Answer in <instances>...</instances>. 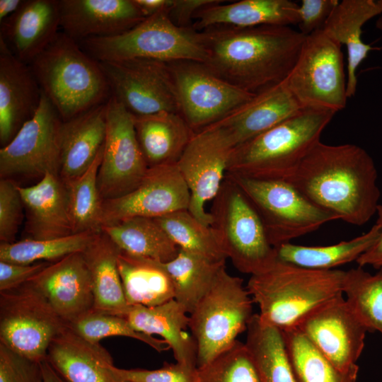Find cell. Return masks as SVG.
<instances>
[{"label": "cell", "mask_w": 382, "mask_h": 382, "mask_svg": "<svg viewBox=\"0 0 382 382\" xmlns=\"http://www.w3.org/2000/svg\"><path fill=\"white\" fill-rule=\"evenodd\" d=\"M204 64L227 82L253 94L282 81L291 73L306 36L290 26H215L199 31Z\"/></svg>", "instance_id": "cell-1"}, {"label": "cell", "mask_w": 382, "mask_h": 382, "mask_svg": "<svg viewBox=\"0 0 382 382\" xmlns=\"http://www.w3.org/2000/svg\"><path fill=\"white\" fill-rule=\"evenodd\" d=\"M377 178L375 163L363 148L320 141L286 180L340 220L363 226L379 205Z\"/></svg>", "instance_id": "cell-2"}, {"label": "cell", "mask_w": 382, "mask_h": 382, "mask_svg": "<svg viewBox=\"0 0 382 382\" xmlns=\"http://www.w3.org/2000/svg\"><path fill=\"white\" fill-rule=\"evenodd\" d=\"M336 112L304 107L271 129L236 146L226 173L259 180H286L308 151Z\"/></svg>", "instance_id": "cell-3"}, {"label": "cell", "mask_w": 382, "mask_h": 382, "mask_svg": "<svg viewBox=\"0 0 382 382\" xmlns=\"http://www.w3.org/2000/svg\"><path fill=\"white\" fill-rule=\"evenodd\" d=\"M29 66L42 93L63 121L103 104L110 98L99 62L62 31Z\"/></svg>", "instance_id": "cell-4"}, {"label": "cell", "mask_w": 382, "mask_h": 382, "mask_svg": "<svg viewBox=\"0 0 382 382\" xmlns=\"http://www.w3.org/2000/svg\"><path fill=\"white\" fill-rule=\"evenodd\" d=\"M346 271L318 270L276 260L250 275L246 288L260 319L281 330L295 327L309 312L343 294Z\"/></svg>", "instance_id": "cell-5"}, {"label": "cell", "mask_w": 382, "mask_h": 382, "mask_svg": "<svg viewBox=\"0 0 382 382\" xmlns=\"http://www.w3.org/2000/svg\"><path fill=\"white\" fill-rule=\"evenodd\" d=\"M79 44L98 62L146 59L204 63L207 59L200 32L175 25L168 11L146 18L120 35L88 38Z\"/></svg>", "instance_id": "cell-6"}, {"label": "cell", "mask_w": 382, "mask_h": 382, "mask_svg": "<svg viewBox=\"0 0 382 382\" xmlns=\"http://www.w3.org/2000/svg\"><path fill=\"white\" fill-rule=\"evenodd\" d=\"M210 227L223 253L239 272L253 275L277 260L257 212L238 185L225 175L212 200Z\"/></svg>", "instance_id": "cell-7"}, {"label": "cell", "mask_w": 382, "mask_h": 382, "mask_svg": "<svg viewBox=\"0 0 382 382\" xmlns=\"http://www.w3.org/2000/svg\"><path fill=\"white\" fill-rule=\"evenodd\" d=\"M253 303L243 279L229 274L226 266L221 268L189 314V328L197 345V367L210 361L246 331L254 315Z\"/></svg>", "instance_id": "cell-8"}, {"label": "cell", "mask_w": 382, "mask_h": 382, "mask_svg": "<svg viewBox=\"0 0 382 382\" xmlns=\"http://www.w3.org/2000/svg\"><path fill=\"white\" fill-rule=\"evenodd\" d=\"M260 216L271 245L276 248L340 219L310 201L286 180H259L226 173Z\"/></svg>", "instance_id": "cell-9"}, {"label": "cell", "mask_w": 382, "mask_h": 382, "mask_svg": "<svg viewBox=\"0 0 382 382\" xmlns=\"http://www.w3.org/2000/svg\"><path fill=\"white\" fill-rule=\"evenodd\" d=\"M342 45L323 29L306 36L299 56L286 79L302 107L338 112L346 107L347 76Z\"/></svg>", "instance_id": "cell-10"}, {"label": "cell", "mask_w": 382, "mask_h": 382, "mask_svg": "<svg viewBox=\"0 0 382 382\" xmlns=\"http://www.w3.org/2000/svg\"><path fill=\"white\" fill-rule=\"evenodd\" d=\"M67 324L29 282L0 294V343L37 362Z\"/></svg>", "instance_id": "cell-11"}, {"label": "cell", "mask_w": 382, "mask_h": 382, "mask_svg": "<svg viewBox=\"0 0 382 382\" xmlns=\"http://www.w3.org/2000/svg\"><path fill=\"white\" fill-rule=\"evenodd\" d=\"M168 64L180 114L194 132L221 120L255 95L224 80L203 63L187 60Z\"/></svg>", "instance_id": "cell-12"}, {"label": "cell", "mask_w": 382, "mask_h": 382, "mask_svg": "<svg viewBox=\"0 0 382 382\" xmlns=\"http://www.w3.org/2000/svg\"><path fill=\"white\" fill-rule=\"evenodd\" d=\"M110 96L134 116L161 112L180 114L168 63L146 59L99 62Z\"/></svg>", "instance_id": "cell-13"}, {"label": "cell", "mask_w": 382, "mask_h": 382, "mask_svg": "<svg viewBox=\"0 0 382 382\" xmlns=\"http://www.w3.org/2000/svg\"><path fill=\"white\" fill-rule=\"evenodd\" d=\"M62 122L57 110L42 93L35 115L0 149L1 178H42L47 173L59 175Z\"/></svg>", "instance_id": "cell-14"}, {"label": "cell", "mask_w": 382, "mask_h": 382, "mask_svg": "<svg viewBox=\"0 0 382 382\" xmlns=\"http://www.w3.org/2000/svg\"><path fill=\"white\" fill-rule=\"evenodd\" d=\"M148 168L137 141L133 115L110 96L107 102L106 137L97 178L102 199H116L134 190Z\"/></svg>", "instance_id": "cell-15"}, {"label": "cell", "mask_w": 382, "mask_h": 382, "mask_svg": "<svg viewBox=\"0 0 382 382\" xmlns=\"http://www.w3.org/2000/svg\"><path fill=\"white\" fill-rule=\"evenodd\" d=\"M340 371L357 376V361L369 329L340 294L306 314L295 326Z\"/></svg>", "instance_id": "cell-16"}, {"label": "cell", "mask_w": 382, "mask_h": 382, "mask_svg": "<svg viewBox=\"0 0 382 382\" xmlns=\"http://www.w3.org/2000/svg\"><path fill=\"white\" fill-rule=\"evenodd\" d=\"M233 149L224 132L212 125L194 133L177 163L190 193L187 210L207 226L212 216L205 204L217 195Z\"/></svg>", "instance_id": "cell-17"}, {"label": "cell", "mask_w": 382, "mask_h": 382, "mask_svg": "<svg viewBox=\"0 0 382 382\" xmlns=\"http://www.w3.org/2000/svg\"><path fill=\"white\" fill-rule=\"evenodd\" d=\"M190 201L189 188L177 164L150 167L134 190L103 202L102 228L132 217L158 218L188 209Z\"/></svg>", "instance_id": "cell-18"}, {"label": "cell", "mask_w": 382, "mask_h": 382, "mask_svg": "<svg viewBox=\"0 0 382 382\" xmlns=\"http://www.w3.org/2000/svg\"><path fill=\"white\" fill-rule=\"evenodd\" d=\"M29 282L67 325L94 308L91 274L82 252L50 263Z\"/></svg>", "instance_id": "cell-19"}, {"label": "cell", "mask_w": 382, "mask_h": 382, "mask_svg": "<svg viewBox=\"0 0 382 382\" xmlns=\"http://www.w3.org/2000/svg\"><path fill=\"white\" fill-rule=\"evenodd\" d=\"M60 28L76 42L124 33L146 18L133 0H59Z\"/></svg>", "instance_id": "cell-20"}, {"label": "cell", "mask_w": 382, "mask_h": 382, "mask_svg": "<svg viewBox=\"0 0 382 382\" xmlns=\"http://www.w3.org/2000/svg\"><path fill=\"white\" fill-rule=\"evenodd\" d=\"M42 91L29 64L0 38V143L6 145L36 113Z\"/></svg>", "instance_id": "cell-21"}, {"label": "cell", "mask_w": 382, "mask_h": 382, "mask_svg": "<svg viewBox=\"0 0 382 382\" xmlns=\"http://www.w3.org/2000/svg\"><path fill=\"white\" fill-rule=\"evenodd\" d=\"M303 108L285 79L255 94L213 125L224 132L235 148L288 119Z\"/></svg>", "instance_id": "cell-22"}, {"label": "cell", "mask_w": 382, "mask_h": 382, "mask_svg": "<svg viewBox=\"0 0 382 382\" xmlns=\"http://www.w3.org/2000/svg\"><path fill=\"white\" fill-rule=\"evenodd\" d=\"M59 28V0H24L16 13L0 23V38L18 59L30 64Z\"/></svg>", "instance_id": "cell-23"}, {"label": "cell", "mask_w": 382, "mask_h": 382, "mask_svg": "<svg viewBox=\"0 0 382 382\" xmlns=\"http://www.w3.org/2000/svg\"><path fill=\"white\" fill-rule=\"evenodd\" d=\"M46 359L66 382H125L100 343L85 340L68 326L53 339Z\"/></svg>", "instance_id": "cell-24"}, {"label": "cell", "mask_w": 382, "mask_h": 382, "mask_svg": "<svg viewBox=\"0 0 382 382\" xmlns=\"http://www.w3.org/2000/svg\"><path fill=\"white\" fill-rule=\"evenodd\" d=\"M107 102L63 121L60 130L59 177L64 185L82 175L103 147Z\"/></svg>", "instance_id": "cell-25"}, {"label": "cell", "mask_w": 382, "mask_h": 382, "mask_svg": "<svg viewBox=\"0 0 382 382\" xmlns=\"http://www.w3.org/2000/svg\"><path fill=\"white\" fill-rule=\"evenodd\" d=\"M26 210L30 238L45 240L73 234L66 185L59 175L47 173L35 185H17Z\"/></svg>", "instance_id": "cell-26"}, {"label": "cell", "mask_w": 382, "mask_h": 382, "mask_svg": "<svg viewBox=\"0 0 382 382\" xmlns=\"http://www.w3.org/2000/svg\"><path fill=\"white\" fill-rule=\"evenodd\" d=\"M221 1L196 13L192 28L202 31L215 26H290L299 22V4L290 0Z\"/></svg>", "instance_id": "cell-27"}, {"label": "cell", "mask_w": 382, "mask_h": 382, "mask_svg": "<svg viewBox=\"0 0 382 382\" xmlns=\"http://www.w3.org/2000/svg\"><path fill=\"white\" fill-rule=\"evenodd\" d=\"M137 331L162 337L176 362L197 367V345L189 328V314L175 299L155 306H131L125 316Z\"/></svg>", "instance_id": "cell-28"}, {"label": "cell", "mask_w": 382, "mask_h": 382, "mask_svg": "<svg viewBox=\"0 0 382 382\" xmlns=\"http://www.w3.org/2000/svg\"><path fill=\"white\" fill-rule=\"evenodd\" d=\"M382 13V0H343L338 3L322 28L345 44L347 51V96L357 91V70L374 48L361 40L362 26L371 18Z\"/></svg>", "instance_id": "cell-29"}, {"label": "cell", "mask_w": 382, "mask_h": 382, "mask_svg": "<svg viewBox=\"0 0 382 382\" xmlns=\"http://www.w3.org/2000/svg\"><path fill=\"white\" fill-rule=\"evenodd\" d=\"M134 122L149 168L177 164L195 133L182 115L175 112L134 116Z\"/></svg>", "instance_id": "cell-30"}, {"label": "cell", "mask_w": 382, "mask_h": 382, "mask_svg": "<svg viewBox=\"0 0 382 382\" xmlns=\"http://www.w3.org/2000/svg\"><path fill=\"white\" fill-rule=\"evenodd\" d=\"M120 252V248L102 231L82 253L91 277L93 310L125 317L130 306L125 296L117 266Z\"/></svg>", "instance_id": "cell-31"}, {"label": "cell", "mask_w": 382, "mask_h": 382, "mask_svg": "<svg viewBox=\"0 0 382 382\" xmlns=\"http://www.w3.org/2000/svg\"><path fill=\"white\" fill-rule=\"evenodd\" d=\"M117 266L129 306H155L174 299L173 284L163 262L121 250Z\"/></svg>", "instance_id": "cell-32"}, {"label": "cell", "mask_w": 382, "mask_h": 382, "mask_svg": "<svg viewBox=\"0 0 382 382\" xmlns=\"http://www.w3.org/2000/svg\"><path fill=\"white\" fill-rule=\"evenodd\" d=\"M380 226L375 224L368 232L349 241L322 246H307L291 242L275 248L277 260L285 263L318 270L357 261L378 239Z\"/></svg>", "instance_id": "cell-33"}, {"label": "cell", "mask_w": 382, "mask_h": 382, "mask_svg": "<svg viewBox=\"0 0 382 382\" xmlns=\"http://www.w3.org/2000/svg\"><path fill=\"white\" fill-rule=\"evenodd\" d=\"M120 249L129 255L167 262L179 253L154 218L136 216L102 228Z\"/></svg>", "instance_id": "cell-34"}, {"label": "cell", "mask_w": 382, "mask_h": 382, "mask_svg": "<svg viewBox=\"0 0 382 382\" xmlns=\"http://www.w3.org/2000/svg\"><path fill=\"white\" fill-rule=\"evenodd\" d=\"M245 344L254 359L260 382H296L282 330L254 313L246 330Z\"/></svg>", "instance_id": "cell-35"}, {"label": "cell", "mask_w": 382, "mask_h": 382, "mask_svg": "<svg viewBox=\"0 0 382 382\" xmlns=\"http://www.w3.org/2000/svg\"><path fill=\"white\" fill-rule=\"evenodd\" d=\"M174 287V299L190 314L212 287L226 260L213 261L180 249L172 260L163 262Z\"/></svg>", "instance_id": "cell-36"}, {"label": "cell", "mask_w": 382, "mask_h": 382, "mask_svg": "<svg viewBox=\"0 0 382 382\" xmlns=\"http://www.w3.org/2000/svg\"><path fill=\"white\" fill-rule=\"evenodd\" d=\"M103 147L82 175L65 185L73 234L102 231L103 200L99 193L97 178Z\"/></svg>", "instance_id": "cell-37"}, {"label": "cell", "mask_w": 382, "mask_h": 382, "mask_svg": "<svg viewBox=\"0 0 382 382\" xmlns=\"http://www.w3.org/2000/svg\"><path fill=\"white\" fill-rule=\"evenodd\" d=\"M282 331L296 382H356L357 376L336 369L296 327Z\"/></svg>", "instance_id": "cell-38"}, {"label": "cell", "mask_w": 382, "mask_h": 382, "mask_svg": "<svg viewBox=\"0 0 382 382\" xmlns=\"http://www.w3.org/2000/svg\"><path fill=\"white\" fill-rule=\"evenodd\" d=\"M97 233L87 232L52 239L30 238L18 242L1 243L0 261L21 265H31L40 260L55 262L69 254L83 252Z\"/></svg>", "instance_id": "cell-39"}, {"label": "cell", "mask_w": 382, "mask_h": 382, "mask_svg": "<svg viewBox=\"0 0 382 382\" xmlns=\"http://www.w3.org/2000/svg\"><path fill=\"white\" fill-rule=\"evenodd\" d=\"M343 294L369 332L382 336V269L374 274L359 266L346 271Z\"/></svg>", "instance_id": "cell-40"}, {"label": "cell", "mask_w": 382, "mask_h": 382, "mask_svg": "<svg viewBox=\"0 0 382 382\" xmlns=\"http://www.w3.org/2000/svg\"><path fill=\"white\" fill-rule=\"evenodd\" d=\"M180 249L213 261L226 260L210 227L187 209L154 218Z\"/></svg>", "instance_id": "cell-41"}, {"label": "cell", "mask_w": 382, "mask_h": 382, "mask_svg": "<svg viewBox=\"0 0 382 382\" xmlns=\"http://www.w3.org/2000/svg\"><path fill=\"white\" fill-rule=\"evenodd\" d=\"M67 326L77 335L93 343L99 344L100 340L108 337L122 336L144 342L158 352L170 349L163 340L137 331L126 318L120 316L93 310Z\"/></svg>", "instance_id": "cell-42"}, {"label": "cell", "mask_w": 382, "mask_h": 382, "mask_svg": "<svg viewBox=\"0 0 382 382\" xmlns=\"http://www.w3.org/2000/svg\"><path fill=\"white\" fill-rule=\"evenodd\" d=\"M197 382H260L245 343L236 340L210 361L197 367Z\"/></svg>", "instance_id": "cell-43"}, {"label": "cell", "mask_w": 382, "mask_h": 382, "mask_svg": "<svg viewBox=\"0 0 382 382\" xmlns=\"http://www.w3.org/2000/svg\"><path fill=\"white\" fill-rule=\"evenodd\" d=\"M22 199L17 184L11 179L0 180V240L13 243L22 219Z\"/></svg>", "instance_id": "cell-44"}, {"label": "cell", "mask_w": 382, "mask_h": 382, "mask_svg": "<svg viewBox=\"0 0 382 382\" xmlns=\"http://www.w3.org/2000/svg\"><path fill=\"white\" fill-rule=\"evenodd\" d=\"M114 371L125 382H197V367L180 363H165L155 370L125 369L114 366Z\"/></svg>", "instance_id": "cell-45"}, {"label": "cell", "mask_w": 382, "mask_h": 382, "mask_svg": "<svg viewBox=\"0 0 382 382\" xmlns=\"http://www.w3.org/2000/svg\"><path fill=\"white\" fill-rule=\"evenodd\" d=\"M40 363L0 343V382H42Z\"/></svg>", "instance_id": "cell-46"}, {"label": "cell", "mask_w": 382, "mask_h": 382, "mask_svg": "<svg viewBox=\"0 0 382 382\" xmlns=\"http://www.w3.org/2000/svg\"><path fill=\"white\" fill-rule=\"evenodd\" d=\"M339 2L337 0H302L299 8V32L307 36L322 29Z\"/></svg>", "instance_id": "cell-47"}, {"label": "cell", "mask_w": 382, "mask_h": 382, "mask_svg": "<svg viewBox=\"0 0 382 382\" xmlns=\"http://www.w3.org/2000/svg\"><path fill=\"white\" fill-rule=\"evenodd\" d=\"M50 262L21 265L0 261V292L21 286L46 267Z\"/></svg>", "instance_id": "cell-48"}, {"label": "cell", "mask_w": 382, "mask_h": 382, "mask_svg": "<svg viewBox=\"0 0 382 382\" xmlns=\"http://www.w3.org/2000/svg\"><path fill=\"white\" fill-rule=\"evenodd\" d=\"M221 0H174L168 12L171 21L183 28L192 26L193 18L197 11L202 8L218 3Z\"/></svg>", "instance_id": "cell-49"}, {"label": "cell", "mask_w": 382, "mask_h": 382, "mask_svg": "<svg viewBox=\"0 0 382 382\" xmlns=\"http://www.w3.org/2000/svg\"><path fill=\"white\" fill-rule=\"evenodd\" d=\"M376 224L381 228L380 235L376 241L356 261L358 266H371L376 270L382 269V205L379 204L376 212Z\"/></svg>", "instance_id": "cell-50"}, {"label": "cell", "mask_w": 382, "mask_h": 382, "mask_svg": "<svg viewBox=\"0 0 382 382\" xmlns=\"http://www.w3.org/2000/svg\"><path fill=\"white\" fill-rule=\"evenodd\" d=\"M144 18H149L162 11H168L174 0H133Z\"/></svg>", "instance_id": "cell-51"}, {"label": "cell", "mask_w": 382, "mask_h": 382, "mask_svg": "<svg viewBox=\"0 0 382 382\" xmlns=\"http://www.w3.org/2000/svg\"><path fill=\"white\" fill-rule=\"evenodd\" d=\"M24 0H0V23L16 13Z\"/></svg>", "instance_id": "cell-52"}, {"label": "cell", "mask_w": 382, "mask_h": 382, "mask_svg": "<svg viewBox=\"0 0 382 382\" xmlns=\"http://www.w3.org/2000/svg\"><path fill=\"white\" fill-rule=\"evenodd\" d=\"M42 382H66L52 368L47 359L40 363Z\"/></svg>", "instance_id": "cell-53"}, {"label": "cell", "mask_w": 382, "mask_h": 382, "mask_svg": "<svg viewBox=\"0 0 382 382\" xmlns=\"http://www.w3.org/2000/svg\"><path fill=\"white\" fill-rule=\"evenodd\" d=\"M376 27L379 29V30H382V16L380 17L376 23Z\"/></svg>", "instance_id": "cell-54"}]
</instances>
